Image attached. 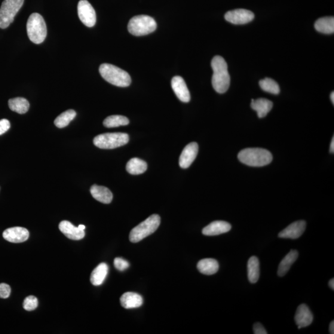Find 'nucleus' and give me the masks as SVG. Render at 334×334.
<instances>
[{"label":"nucleus","mask_w":334,"mask_h":334,"mask_svg":"<svg viewBox=\"0 0 334 334\" xmlns=\"http://www.w3.org/2000/svg\"><path fill=\"white\" fill-rule=\"evenodd\" d=\"M330 99L331 101H332V102L333 104H334V93L332 92V93L330 94Z\"/></svg>","instance_id":"nucleus-39"},{"label":"nucleus","mask_w":334,"mask_h":334,"mask_svg":"<svg viewBox=\"0 0 334 334\" xmlns=\"http://www.w3.org/2000/svg\"><path fill=\"white\" fill-rule=\"evenodd\" d=\"M3 237L11 243H20L28 240L29 233L25 228L15 226L6 230L3 233Z\"/></svg>","instance_id":"nucleus-11"},{"label":"nucleus","mask_w":334,"mask_h":334,"mask_svg":"<svg viewBox=\"0 0 334 334\" xmlns=\"http://www.w3.org/2000/svg\"><path fill=\"white\" fill-rule=\"evenodd\" d=\"M38 300L34 296L26 297L23 303V308L26 311H31L38 307Z\"/></svg>","instance_id":"nucleus-31"},{"label":"nucleus","mask_w":334,"mask_h":334,"mask_svg":"<svg viewBox=\"0 0 334 334\" xmlns=\"http://www.w3.org/2000/svg\"><path fill=\"white\" fill-rule=\"evenodd\" d=\"M148 168L146 162L138 158H133L127 164V170L131 174H140L145 173Z\"/></svg>","instance_id":"nucleus-27"},{"label":"nucleus","mask_w":334,"mask_h":334,"mask_svg":"<svg viewBox=\"0 0 334 334\" xmlns=\"http://www.w3.org/2000/svg\"><path fill=\"white\" fill-rule=\"evenodd\" d=\"M334 152V137H333V138L332 139V142H331L330 143V153H333Z\"/></svg>","instance_id":"nucleus-37"},{"label":"nucleus","mask_w":334,"mask_h":334,"mask_svg":"<svg viewBox=\"0 0 334 334\" xmlns=\"http://www.w3.org/2000/svg\"><path fill=\"white\" fill-rule=\"evenodd\" d=\"M238 157L241 163L251 167H263L271 163L272 155L268 150L261 148H247L239 153Z\"/></svg>","instance_id":"nucleus-2"},{"label":"nucleus","mask_w":334,"mask_h":334,"mask_svg":"<svg viewBox=\"0 0 334 334\" xmlns=\"http://www.w3.org/2000/svg\"><path fill=\"white\" fill-rule=\"evenodd\" d=\"M161 224V217L154 214L145 221L134 227L130 232V240L132 243H138L157 231Z\"/></svg>","instance_id":"nucleus-5"},{"label":"nucleus","mask_w":334,"mask_h":334,"mask_svg":"<svg viewBox=\"0 0 334 334\" xmlns=\"http://www.w3.org/2000/svg\"><path fill=\"white\" fill-rule=\"evenodd\" d=\"M24 0H4L0 8V28L6 29L23 5Z\"/></svg>","instance_id":"nucleus-8"},{"label":"nucleus","mask_w":334,"mask_h":334,"mask_svg":"<svg viewBox=\"0 0 334 334\" xmlns=\"http://www.w3.org/2000/svg\"><path fill=\"white\" fill-rule=\"evenodd\" d=\"M211 66L213 69V86L217 93L223 94L228 91L231 84V76L224 58L220 56L213 58Z\"/></svg>","instance_id":"nucleus-1"},{"label":"nucleus","mask_w":334,"mask_h":334,"mask_svg":"<svg viewBox=\"0 0 334 334\" xmlns=\"http://www.w3.org/2000/svg\"><path fill=\"white\" fill-rule=\"evenodd\" d=\"M59 229L67 238L73 240H80L85 236L84 231L73 225L72 223L67 220L60 223Z\"/></svg>","instance_id":"nucleus-16"},{"label":"nucleus","mask_w":334,"mask_h":334,"mask_svg":"<svg viewBox=\"0 0 334 334\" xmlns=\"http://www.w3.org/2000/svg\"><path fill=\"white\" fill-rule=\"evenodd\" d=\"M121 305L126 309L139 308L143 304V297L134 292H127L120 298Z\"/></svg>","instance_id":"nucleus-19"},{"label":"nucleus","mask_w":334,"mask_h":334,"mask_svg":"<svg viewBox=\"0 0 334 334\" xmlns=\"http://www.w3.org/2000/svg\"><path fill=\"white\" fill-rule=\"evenodd\" d=\"M312 321L313 315L307 305H300L296 309L295 315V321L298 329L309 326L312 323Z\"/></svg>","instance_id":"nucleus-15"},{"label":"nucleus","mask_w":334,"mask_h":334,"mask_svg":"<svg viewBox=\"0 0 334 334\" xmlns=\"http://www.w3.org/2000/svg\"><path fill=\"white\" fill-rule=\"evenodd\" d=\"M197 268L201 274L210 275L216 274L219 271V265L216 259L207 258L199 261Z\"/></svg>","instance_id":"nucleus-22"},{"label":"nucleus","mask_w":334,"mask_h":334,"mask_svg":"<svg viewBox=\"0 0 334 334\" xmlns=\"http://www.w3.org/2000/svg\"><path fill=\"white\" fill-rule=\"evenodd\" d=\"M114 266L118 271H124L129 268L130 265L127 260L120 258V257H116L114 260Z\"/></svg>","instance_id":"nucleus-32"},{"label":"nucleus","mask_w":334,"mask_h":334,"mask_svg":"<svg viewBox=\"0 0 334 334\" xmlns=\"http://www.w3.org/2000/svg\"><path fill=\"white\" fill-rule=\"evenodd\" d=\"M198 144L195 142L187 145L181 154L179 165L182 168H188L197 157L198 153Z\"/></svg>","instance_id":"nucleus-13"},{"label":"nucleus","mask_w":334,"mask_h":334,"mask_svg":"<svg viewBox=\"0 0 334 334\" xmlns=\"http://www.w3.org/2000/svg\"><path fill=\"white\" fill-rule=\"evenodd\" d=\"M78 13L81 22L88 27L96 23V13L93 6L87 0H81L78 3Z\"/></svg>","instance_id":"nucleus-9"},{"label":"nucleus","mask_w":334,"mask_h":334,"mask_svg":"<svg viewBox=\"0 0 334 334\" xmlns=\"http://www.w3.org/2000/svg\"><path fill=\"white\" fill-rule=\"evenodd\" d=\"M129 142L128 134L124 133H105L94 139V145L100 149H112L125 146Z\"/></svg>","instance_id":"nucleus-7"},{"label":"nucleus","mask_w":334,"mask_h":334,"mask_svg":"<svg viewBox=\"0 0 334 334\" xmlns=\"http://www.w3.org/2000/svg\"><path fill=\"white\" fill-rule=\"evenodd\" d=\"M99 72L102 77L116 86L126 87L131 83L130 75L117 66L108 63L101 64Z\"/></svg>","instance_id":"nucleus-3"},{"label":"nucleus","mask_w":334,"mask_h":334,"mask_svg":"<svg viewBox=\"0 0 334 334\" xmlns=\"http://www.w3.org/2000/svg\"><path fill=\"white\" fill-rule=\"evenodd\" d=\"M27 32L30 41L36 44H41L47 36V26L41 14L33 13L27 23Z\"/></svg>","instance_id":"nucleus-4"},{"label":"nucleus","mask_w":334,"mask_h":334,"mask_svg":"<svg viewBox=\"0 0 334 334\" xmlns=\"http://www.w3.org/2000/svg\"><path fill=\"white\" fill-rule=\"evenodd\" d=\"M130 122L126 116L121 115H112L108 116L103 121L104 127L107 128H115L120 126L128 125Z\"/></svg>","instance_id":"nucleus-29"},{"label":"nucleus","mask_w":334,"mask_h":334,"mask_svg":"<svg viewBox=\"0 0 334 334\" xmlns=\"http://www.w3.org/2000/svg\"><path fill=\"white\" fill-rule=\"evenodd\" d=\"M315 30L325 34H331L334 32L333 17H324L320 18L314 24Z\"/></svg>","instance_id":"nucleus-25"},{"label":"nucleus","mask_w":334,"mask_h":334,"mask_svg":"<svg viewBox=\"0 0 334 334\" xmlns=\"http://www.w3.org/2000/svg\"><path fill=\"white\" fill-rule=\"evenodd\" d=\"M76 112L73 110H68L57 116L54 121L55 125L58 128L67 127L73 119L76 117Z\"/></svg>","instance_id":"nucleus-28"},{"label":"nucleus","mask_w":334,"mask_h":334,"mask_svg":"<svg viewBox=\"0 0 334 334\" xmlns=\"http://www.w3.org/2000/svg\"><path fill=\"white\" fill-rule=\"evenodd\" d=\"M108 266L106 263H100L92 272L91 275L92 284L95 286H99L102 284L108 274Z\"/></svg>","instance_id":"nucleus-23"},{"label":"nucleus","mask_w":334,"mask_h":334,"mask_svg":"<svg viewBox=\"0 0 334 334\" xmlns=\"http://www.w3.org/2000/svg\"><path fill=\"white\" fill-rule=\"evenodd\" d=\"M11 127L10 122L7 119H2L0 120V136L2 135L10 130Z\"/></svg>","instance_id":"nucleus-34"},{"label":"nucleus","mask_w":334,"mask_h":334,"mask_svg":"<svg viewBox=\"0 0 334 334\" xmlns=\"http://www.w3.org/2000/svg\"><path fill=\"white\" fill-rule=\"evenodd\" d=\"M11 287L9 285L4 283L0 284V298H7L11 294Z\"/></svg>","instance_id":"nucleus-33"},{"label":"nucleus","mask_w":334,"mask_h":334,"mask_svg":"<svg viewBox=\"0 0 334 334\" xmlns=\"http://www.w3.org/2000/svg\"><path fill=\"white\" fill-rule=\"evenodd\" d=\"M251 107V108L257 112L259 118H262L265 117L268 115V113L271 111L272 107H273V103L270 100L260 98V99L256 100L252 99Z\"/></svg>","instance_id":"nucleus-20"},{"label":"nucleus","mask_w":334,"mask_h":334,"mask_svg":"<svg viewBox=\"0 0 334 334\" xmlns=\"http://www.w3.org/2000/svg\"><path fill=\"white\" fill-rule=\"evenodd\" d=\"M306 223L304 220H299L291 223L286 228L278 234V237L281 238L297 239L301 237L305 232Z\"/></svg>","instance_id":"nucleus-12"},{"label":"nucleus","mask_w":334,"mask_h":334,"mask_svg":"<svg viewBox=\"0 0 334 334\" xmlns=\"http://www.w3.org/2000/svg\"><path fill=\"white\" fill-rule=\"evenodd\" d=\"M260 88L263 91L267 93H271L274 95H277L280 93L279 85L275 82L274 79L266 78L259 81Z\"/></svg>","instance_id":"nucleus-30"},{"label":"nucleus","mask_w":334,"mask_h":334,"mask_svg":"<svg viewBox=\"0 0 334 334\" xmlns=\"http://www.w3.org/2000/svg\"><path fill=\"white\" fill-rule=\"evenodd\" d=\"M171 87L179 99L183 102H189L191 99L186 82L180 76H174L171 80Z\"/></svg>","instance_id":"nucleus-14"},{"label":"nucleus","mask_w":334,"mask_h":334,"mask_svg":"<svg viewBox=\"0 0 334 334\" xmlns=\"http://www.w3.org/2000/svg\"><path fill=\"white\" fill-rule=\"evenodd\" d=\"M128 29L132 35L146 36L155 31L157 29V23L151 17L146 15H139L131 18Z\"/></svg>","instance_id":"nucleus-6"},{"label":"nucleus","mask_w":334,"mask_h":334,"mask_svg":"<svg viewBox=\"0 0 334 334\" xmlns=\"http://www.w3.org/2000/svg\"><path fill=\"white\" fill-rule=\"evenodd\" d=\"M91 193L94 199L103 204H110L113 199V194L105 186L94 185L91 188Z\"/></svg>","instance_id":"nucleus-18"},{"label":"nucleus","mask_w":334,"mask_h":334,"mask_svg":"<svg viewBox=\"0 0 334 334\" xmlns=\"http://www.w3.org/2000/svg\"><path fill=\"white\" fill-rule=\"evenodd\" d=\"M260 275L259 261L256 256L251 257L248 262V277L251 284H255Z\"/></svg>","instance_id":"nucleus-24"},{"label":"nucleus","mask_w":334,"mask_h":334,"mask_svg":"<svg viewBox=\"0 0 334 334\" xmlns=\"http://www.w3.org/2000/svg\"><path fill=\"white\" fill-rule=\"evenodd\" d=\"M298 257V252L296 250H291L290 252L286 255L282 260L278 269L277 274L278 276L284 277L290 270L291 266L295 262Z\"/></svg>","instance_id":"nucleus-21"},{"label":"nucleus","mask_w":334,"mask_h":334,"mask_svg":"<svg viewBox=\"0 0 334 334\" xmlns=\"http://www.w3.org/2000/svg\"><path fill=\"white\" fill-rule=\"evenodd\" d=\"M78 227L80 228L81 230H82V231H84L85 228V226L84 225H79L78 226Z\"/></svg>","instance_id":"nucleus-40"},{"label":"nucleus","mask_w":334,"mask_h":334,"mask_svg":"<svg viewBox=\"0 0 334 334\" xmlns=\"http://www.w3.org/2000/svg\"><path fill=\"white\" fill-rule=\"evenodd\" d=\"M329 332L331 334L334 333V321L331 322L329 326Z\"/></svg>","instance_id":"nucleus-36"},{"label":"nucleus","mask_w":334,"mask_h":334,"mask_svg":"<svg viewBox=\"0 0 334 334\" xmlns=\"http://www.w3.org/2000/svg\"><path fill=\"white\" fill-rule=\"evenodd\" d=\"M329 286L330 288L332 290H334V279L333 278H332V279L330 280L329 283Z\"/></svg>","instance_id":"nucleus-38"},{"label":"nucleus","mask_w":334,"mask_h":334,"mask_svg":"<svg viewBox=\"0 0 334 334\" xmlns=\"http://www.w3.org/2000/svg\"><path fill=\"white\" fill-rule=\"evenodd\" d=\"M253 331L254 333L255 334H267V332L265 328L263 327L262 325L259 323H256L254 324L253 326Z\"/></svg>","instance_id":"nucleus-35"},{"label":"nucleus","mask_w":334,"mask_h":334,"mask_svg":"<svg viewBox=\"0 0 334 334\" xmlns=\"http://www.w3.org/2000/svg\"><path fill=\"white\" fill-rule=\"evenodd\" d=\"M8 106L12 111L19 114H24L28 112L30 107L28 101L23 97H16L9 100Z\"/></svg>","instance_id":"nucleus-26"},{"label":"nucleus","mask_w":334,"mask_h":334,"mask_svg":"<svg viewBox=\"0 0 334 334\" xmlns=\"http://www.w3.org/2000/svg\"><path fill=\"white\" fill-rule=\"evenodd\" d=\"M254 18V14L251 11L244 9H237V10L228 11L225 14V19L228 22L236 25H241L249 23Z\"/></svg>","instance_id":"nucleus-10"},{"label":"nucleus","mask_w":334,"mask_h":334,"mask_svg":"<svg viewBox=\"0 0 334 334\" xmlns=\"http://www.w3.org/2000/svg\"><path fill=\"white\" fill-rule=\"evenodd\" d=\"M232 228V225L225 221H214L211 222L203 230V234L206 236H216L225 234Z\"/></svg>","instance_id":"nucleus-17"}]
</instances>
